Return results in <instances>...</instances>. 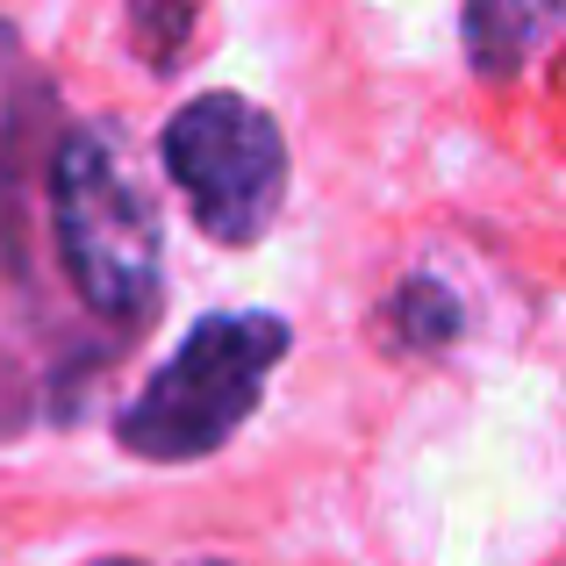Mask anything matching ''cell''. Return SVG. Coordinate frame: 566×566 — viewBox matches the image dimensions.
Returning a JSON list of instances; mask_svg holds the SVG:
<instances>
[{
    "label": "cell",
    "instance_id": "1",
    "mask_svg": "<svg viewBox=\"0 0 566 566\" xmlns=\"http://www.w3.org/2000/svg\"><path fill=\"white\" fill-rule=\"evenodd\" d=\"M51 222H57V259L86 308L108 323H144L158 308V208L137 187L123 144L101 129H65L51 158Z\"/></svg>",
    "mask_w": 566,
    "mask_h": 566
},
{
    "label": "cell",
    "instance_id": "2",
    "mask_svg": "<svg viewBox=\"0 0 566 566\" xmlns=\"http://www.w3.org/2000/svg\"><path fill=\"white\" fill-rule=\"evenodd\" d=\"M287 359V323L265 308H230V316H201L187 345L137 387L123 409V444L137 459H208L244 430L259 409L265 374Z\"/></svg>",
    "mask_w": 566,
    "mask_h": 566
},
{
    "label": "cell",
    "instance_id": "3",
    "mask_svg": "<svg viewBox=\"0 0 566 566\" xmlns=\"http://www.w3.org/2000/svg\"><path fill=\"white\" fill-rule=\"evenodd\" d=\"M158 151L216 244H251L287 201V137L244 94H193L166 123Z\"/></svg>",
    "mask_w": 566,
    "mask_h": 566
},
{
    "label": "cell",
    "instance_id": "4",
    "mask_svg": "<svg viewBox=\"0 0 566 566\" xmlns=\"http://www.w3.org/2000/svg\"><path fill=\"white\" fill-rule=\"evenodd\" d=\"M553 29H559V14H545V8H524V14H488V8H473L467 14V36H473L481 72L524 65V36H553Z\"/></svg>",
    "mask_w": 566,
    "mask_h": 566
},
{
    "label": "cell",
    "instance_id": "5",
    "mask_svg": "<svg viewBox=\"0 0 566 566\" xmlns=\"http://www.w3.org/2000/svg\"><path fill=\"white\" fill-rule=\"evenodd\" d=\"M94 566H144V559H94Z\"/></svg>",
    "mask_w": 566,
    "mask_h": 566
}]
</instances>
